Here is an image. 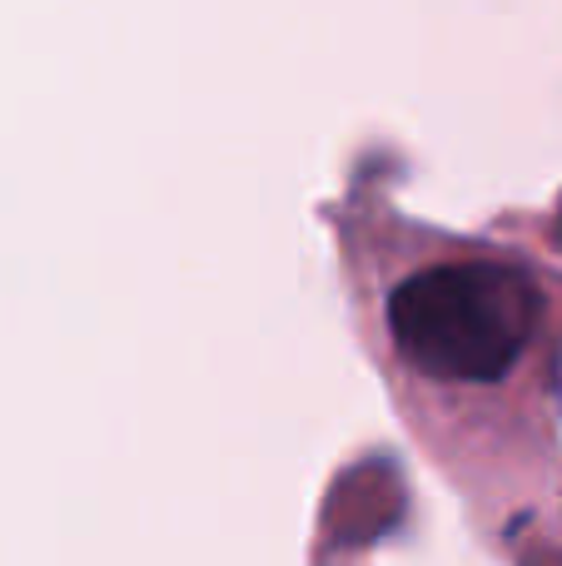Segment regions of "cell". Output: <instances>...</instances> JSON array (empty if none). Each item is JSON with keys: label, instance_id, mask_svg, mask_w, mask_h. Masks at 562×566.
<instances>
[{"label": "cell", "instance_id": "cell-1", "mask_svg": "<svg viewBox=\"0 0 562 566\" xmlns=\"http://www.w3.org/2000/svg\"><path fill=\"white\" fill-rule=\"evenodd\" d=\"M538 289L503 264H438L388 298L394 348L438 382H498L538 328Z\"/></svg>", "mask_w": 562, "mask_h": 566}]
</instances>
